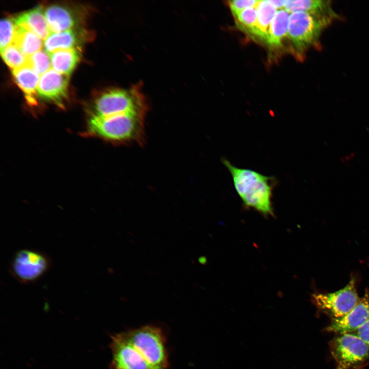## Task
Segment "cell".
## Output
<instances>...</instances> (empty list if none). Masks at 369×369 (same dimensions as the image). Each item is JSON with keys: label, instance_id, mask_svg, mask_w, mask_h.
Instances as JSON below:
<instances>
[{"label": "cell", "instance_id": "cell-1", "mask_svg": "<svg viewBox=\"0 0 369 369\" xmlns=\"http://www.w3.org/2000/svg\"><path fill=\"white\" fill-rule=\"evenodd\" d=\"M221 161L230 172L235 189L244 205L264 216H273L272 198L275 184L274 177L237 167L224 158Z\"/></svg>", "mask_w": 369, "mask_h": 369}, {"label": "cell", "instance_id": "cell-2", "mask_svg": "<svg viewBox=\"0 0 369 369\" xmlns=\"http://www.w3.org/2000/svg\"><path fill=\"white\" fill-rule=\"evenodd\" d=\"M146 114L125 113L100 117L92 115L88 128L93 134L120 144H142Z\"/></svg>", "mask_w": 369, "mask_h": 369}, {"label": "cell", "instance_id": "cell-3", "mask_svg": "<svg viewBox=\"0 0 369 369\" xmlns=\"http://www.w3.org/2000/svg\"><path fill=\"white\" fill-rule=\"evenodd\" d=\"M94 114L105 117L113 115L135 113L146 114L148 104L140 84L129 88H111L102 91L94 104Z\"/></svg>", "mask_w": 369, "mask_h": 369}, {"label": "cell", "instance_id": "cell-4", "mask_svg": "<svg viewBox=\"0 0 369 369\" xmlns=\"http://www.w3.org/2000/svg\"><path fill=\"white\" fill-rule=\"evenodd\" d=\"M335 19L303 12L291 13L288 36L299 55L311 47H320L322 32Z\"/></svg>", "mask_w": 369, "mask_h": 369}, {"label": "cell", "instance_id": "cell-5", "mask_svg": "<svg viewBox=\"0 0 369 369\" xmlns=\"http://www.w3.org/2000/svg\"><path fill=\"white\" fill-rule=\"evenodd\" d=\"M126 338L154 369H167L165 340L161 330L146 325L123 332Z\"/></svg>", "mask_w": 369, "mask_h": 369}, {"label": "cell", "instance_id": "cell-6", "mask_svg": "<svg viewBox=\"0 0 369 369\" xmlns=\"http://www.w3.org/2000/svg\"><path fill=\"white\" fill-rule=\"evenodd\" d=\"M359 299L355 281L353 278L346 285L337 291L315 293L312 296L313 303L332 320L345 315L357 304Z\"/></svg>", "mask_w": 369, "mask_h": 369}, {"label": "cell", "instance_id": "cell-7", "mask_svg": "<svg viewBox=\"0 0 369 369\" xmlns=\"http://www.w3.org/2000/svg\"><path fill=\"white\" fill-rule=\"evenodd\" d=\"M331 351L337 369H349L369 357L368 346L355 334H339L333 340Z\"/></svg>", "mask_w": 369, "mask_h": 369}, {"label": "cell", "instance_id": "cell-8", "mask_svg": "<svg viewBox=\"0 0 369 369\" xmlns=\"http://www.w3.org/2000/svg\"><path fill=\"white\" fill-rule=\"evenodd\" d=\"M49 258L34 250H23L14 256L11 263L12 274L23 283H30L40 278L48 271Z\"/></svg>", "mask_w": 369, "mask_h": 369}, {"label": "cell", "instance_id": "cell-9", "mask_svg": "<svg viewBox=\"0 0 369 369\" xmlns=\"http://www.w3.org/2000/svg\"><path fill=\"white\" fill-rule=\"evenodd\" d=\"M112 369H154L128 341L124 333L112 337Z\"/></svg>", "mask_w": 369, "mask_h": 369}, {"label": "cell", "instance_id": "cell-10", "mask_svg": "<svg viewBox=\"0 0 369 369\" xmlns=\"http://www.w3.org/2000/svg\"><path fill=\"white\" fill-rule=\"evenodd\" d=\"M69 76L50 69L40 75L37 94L42 99L61 106L68 96Z\"/></svg>", "mask_w": 369, "mask_h": 369}, {"label": "cell", "instance_id": "cell-11", "mask_svg": "<svg viewBox=\"0 0 369 369\" xmlns=\"http://www.w3.org/2000/svg\"><path fill=\"white\" fill-rule=\"evenodd\" d=\"M368 319L369 298L366 294L345 315L332 320L326 330L339 334L355 332Z\"/></svg>", "mask_w": 369, "mask_h": 369}, {"label": "cell", "instance_id": "cell-12", "mask_svg": "<svg viewBox=\"0 0 369 369\" xmlns=\"http://www.w3.org/2000/svg\"><path fill=\"white\" fill-rule=\"evenodd\" d=\"M48 27L52 32L72 29L78 23L76 12L70 7L62 4H52L44 10Z\"/></svg>", "mask_w": 369, "mask_h": 369}, {"label": "cell", "instance_id": "cell-13", "mask_svg": "<svg viewBox=\"0 0 369 369\" xmlns=\"http://www.w3.org/2000/svg\"><path fill=\"white\" fill-rule=\"evenodd\" d=\"M84 32L70 29L59 32H52L44 42V50L49 54L59 50L79 48L84 40Z\"/></svg>", "mask_w": 369, "mask_h": 369}, {"label": "cell", "instance_id": "cell-14", "mask_svg": "<svg viewBox=\"0 0 369 369\" xmlns=\"http://www.w3.org/2000/svg\"><path fill=\"white\" fill-rule=\"evenodd\" d=\"M14 20L16 25L27 27L42 39H45L50 34L42 6H37L19 13L14 18Z\"/></svg>", "mask_w": 369, "mask_h": 369}, {"label": "cell", "instance_id": "cell-15", "mask_svg": "<svg viewBox=\"0 0 369 369\" xmlns=\"http://www.w3.org/2000/svg\"><path fill=\"white\" fill-rule=\"evenodd\" d=\"M284 8L288 12H303L314 15L332 17L335 20L340 16L333 10L331 2L321 0L288 1Z\"/></svg>", "mask_w": 369, "mask_h": 369}, {"label": "cell", "instance_id": "cell-16", "mask_svg": "<svg viewBox=\"0 0 369 369\" xmlns=\"http://www.w3.org/2000/svg\"><path fill=\"white\" fill-rule=\"evenodd\" d=\"M12 73L15 83L24 92L28 101L32 105L36 104L35 95L39 75L28 65L13 70Z\"/></svg>", "mask_w": 369, "mask_h": 369}, {"label": "cell", "instance_id": "cell-17", "mask_svg": "<svg viewBox=\"0 0 369 369\" xmlns=\"http://www.w3.org/2000/svg\"><path fill=\"white\" fill-rule=\"evenodd\" d=\"M80 56V48L59 50L50 53L52 69L69 76L79 61Z\"/></svg>", "mask_w": 369, "mask_h": 369}, {"label": "cell", "instance_id": "cell-18", "mask_svg": "<svg viewBox=\"0 0 369 369\" xmlns=\"http://www.w3.org/2000/svg\"><path fill=\"white\" fill-rule=\"evenodd\" d=\"M16 25L13 44L26 56L40 50L44 45L43 39L27 27Z\"/></svg>", "mask_w": 369, "mask_h": 369}, {"label": "cell", "instance_id": "cell-19", "mask_svg": "<svg viewBox=\"0 0 369 369\" xmlns=\"http://www.w3.org/2000/svg\"><path fill=\"white\" fill-rule=\"evenodd\" d=\"M256 10V22L251 35L266 41L270 25L277 12L276 8L270 1H259Z\"/></svg>", "mask_w": 369, "mask_h": 369}, {"label": "cell", "instance_id": "cell-20", "mask_svg": "<svg viewBox=\"0 0 369 369\" xmlns=\"http://www.w3.org/2000/svg\"><path fill=\"white\" fill-rule=\"evenodd\" d=\"M289 12L285 9L277 11L272 20L268 31L266 43L272 47H279L288 35Z\"/></svg>", "mask_w": 369, "mask_h": 369}, {"label": "cell", "instance_id": "cell-21", "mask_svg": "<svg viewBox=\"0 0 369 369\" xmlns=\"http://www.w3.org/2000/svg\"><path fill=\"white\" fill-rule=\"evenodd\" d=\"M1 54L4 61L12 70L27 65V56L13 43L1 49Z\"/></svg>", "mask_w": 369, "mask_h": 369}, {"label": "cell", "instance_id": "cell-22", "mask_svg": "<svg viewBox=\"0 0 369 369\" xmlns=\"http://www.w3.org/2000/svg\"><path fill=\"white\" fill-rule=\"evenodd\" d=\"M27 65L41 75L50 69L51 63L49 54L45 50L40 49L27 56Z\"/></svg>", "mask_w": 369, "mask_h": 369}, {"label": "cell", "instance_id": "cell-23", "mask_svg": "<svg viewBox=\"0 0 369 369\" xmlns=\"http://www.w3.org/2000/svg\"><path fill=\"white\" fill-rule=\"evenodd\" d=\"M0 28V47L1 49H2L13 43L16 25L14 19L6 17L1 20Z\"/></svg>", "mask_w": 369, "mask_h": 369}, {"label": "cell", "instance_id": "cell-24", "mask_svg": "<svg viewBox=\"0 0 369 369\" xmlns=\"http://www.w3.org/2000/svg\"><path fill=\"white\" fill-rule=\"evenodd\" d=\"M235 17L236 18L237 24L240 28L252 34L256 22V7L249 8L242 10Z\"/></svg>", "mask_w": 369, "mask_h": 369}, {"label": "cell", "instance_id": "cell-25", "mask_svg": "<svg viewBox=\"0 0 369 369\" xmlns=\"http://www.w3.org/2000/svg\"><path fill=\"white\" fill-rule=\"evenodd\" d=\"M259 1L236 0L229 2L230 9L235 16L241 11L251 7H256Z\"/></svg>", "mask_w": 369, "mask_h": 369}, {"label": "cell", "instance_id": "cell-26", "mask_svg": "<svg viewBox=\"0 0 369 369\" xmlns=\"http://www.w3.org/2000/svg\"><path fill=\"white\" fill-rule=\"evenodd\" d=\"M369 348V319L360 326L355 333Z\"/></svg>", "mask_w": 369, "mask_h": 369}, {"label": "cell", "instance_id": "cell-27", "mask_svg": "<svg viewBox=\"0 0 369 369\" xmlns=\"http://www.w3.org/2000/svg\"><path fill=\"white\" fill-rule=\"evenodd\" d=\"M288 1H270L276 9H281L284 7Z\"/></svg>", "mask_w": 369, "mask_h": 369}]
</instances>
